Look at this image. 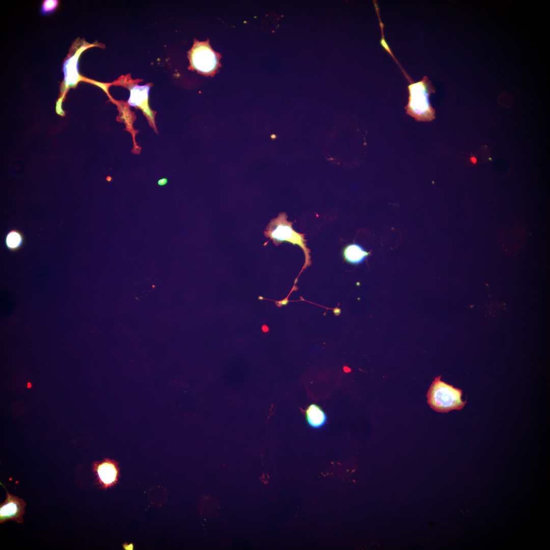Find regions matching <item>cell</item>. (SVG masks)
I'll return each instance as SVG.
<instances>
[{
	"label": "cell",
	"instance_id": "cell-16",
	"mask_svg": "<svg viewBox=\"0 0 550 550\" xmlns=\"http://www.w3.org/2000/svg\"><path fill=\"white\" fill-rule=\"evenodd\" d=\"M168 180L166 178H162L158 180V184L160 186H163L167 184Z\"/></svg>",
	"mask_w": 550,
	"mask_h": 550
},
{
	"label": "cell",
	"instance_id": "cell-3",
	"mask_svg": "<svg viewBox=\"0 0 550 550\" xmlns=\"http://www.w3.org/2000/svg\"><path fill=\"white\" fill-rule=\"evenodd\" d=\"M287 217L286 213L283 212L272 219L264 232L265 237L272 240L276 245L284 241L297 245L302 249L306 258H309L310 250L306 246L304 235L293 230V223L287 221Z\"/></svg>",
	"mask_w": 550,
	"mask_h": 550
},
{
	"label": "cell",
	"instance_id": "cell-17",
	"mask_svg": "<svg viewBox=\"0 0 550 550\" xmlns=\"http://www.w3.org/2000/svg\"><path fill=\"white\" fill-rule=\"evenodd\" d=\"M471 161L473 163H476L477 161L476 158L475 157H472L471 158Z\"/></svg>",
	"mask_w": 550,
	"mask_h": 550
},
{
	"label": "cell",
	"instance_id": "cell-10",
	"mask_svg": "<svg viewBox=\"0 0 550 550\" xmlns=\"http://www.w3.org/2000/svg\"><path fill=\"white\" fill-rule=\"evenodd\" d=\"M150 91L148 86H138L133 87L130 90L128 104L131 106H140L147 101Z\"/></svg>",
	"mask_w": 550,
	"mask_h": 550
},
{
	"label": "cell",
	"instance_id": "cell-7",
	"mask_svg": "<svg viewBox=\"0 0 550 550\" xmlns=\"http://www.w3.org/2000/svg\"><path fill=\"white\" fill-rule=\"evenodd\" d=\"M93 468L99 483L103 488L111 487L117 483L119 476V468L116 461L104 458L100 462H95Z\"/></svg>",
	"mask_w": 550,
	"mask_h": 550
},
{
	"label": "cell",
	"instance_id": "cell-5",
	"mask_svg": "<svg viewBox=\"0 0 550 550\" xmlns=\"http://www.w3.org/2000/svg\"><path fill=\"white\" fill-rule=\"evenodd\" d=\"M87 47L88 44L84 40L77 39L71 48L63 65L64 80L61 88L63 97L68 89L75 87L79 81L84 80L78 73V61L81 53Z\"/></svg>",
	"mask_w": 550,
	"mask_h": 550
},
{
	"label": "cell",
	"instance_id": "cell-1",
	"mask_svg": "<svg viewBox=\"0 0 550 550\" xmlns=\"http://www.w3.org/2000/svg\"><path fill=\"white\" fill-rule=\"evenodd\" d=\"M408 103L405 106L406 113L417 121L430 122L435 118V110L430 103L429 97L435 92V88L426 75L416 82L407 86Z\"/></svg>",
	"mask_w": 550,
	"mask_h": 550
},
{
	"label": "cell",
	"instance_id": "cell-11",
	"mask_svg": "<svg viewBox=\"0 0 550 550\" xmlns=\"http://www.w3.org/2000/svg\"><path fill=\"white\" fill-rule=\"evenodd\" d=\"M203 499L204 515L210 518L216 516L221 509L220 503L217 499L212 496H206Z\"/></svg>",
	"mask_w": 550,
	"mask_h": 550
},
{
	"label": "cell",
	"instance_id": "cell-2",
	"mask_svg": "<svg viewBox=\"0 0 550 550\" xmlns=\"http://www.w3.org/2000/svg\"><path fill=\"white\" fill-rule=\"evenodd\" d=\"M441 377H435L432 382L427 394V403L439 413L461 409L466 403L461 398L462 390L442 381Z\"/></svg>",
	"mask_w": 550,
	"mask_h": 550
},
{
	"label": "cell",
	"instance_id": "cell-14",
	"mask_svg": "<svg viewBox=\"0 0 550 550\" xmlns=\"http://www.w3.org/2000/svg\"><path fill=\"white\" fill-rule=\"evenodd\" d=\"M59 1L57 0H45L41 8L42 15H49L52 13L57 8Z\"/></svg>",
	"mask_w": 550,
	"mask_h": 550
},
{
	"label": "cell",
	"instance_id": "cell-13",
	"mask_svg": "<svg viewBox=\"0 0 550 550\" xmlns=\"http://www.w3.org/2000/svg\"><path fill=\"white\" fill-rule=\"evenodd\" d=\"M374 6H375L376 11L377 12V15L378 16V19L379 20L380 28L381 29V39L380 41V45L382 46L383 48L385 50L387 51L390 54V55L394 59V60L395 61V62L397 63V64H398V65L400 67V69L402 70V72L403 73V74H404L405 77L407 78L408 81L409 82H411L412 81L411 78L406 74V73L405 72V71L402 69V68L401 67L400 64L397 61V59L395 58V56H394V54H393L392 50H391L388 44L387 43V41H386V40L384 39V34H383L384 24L381 22V19H380V16H379V12H378L379 9H378V6H377L376 3L375 2V1H374Z\"/></svg>",
	"mask_w": 550,
	"mask_h": 550
},
{
	"label": "cell",
	"instance_id": "cell-9",
	"mask_svg": "<svg viewBox=\"0 0 550 550\" xmlns=\"http://www.w3.org/2000/svg\"><path fill=\"white\" fill-rule=\"evenodd\" d=\"M306 418L309 425L314 428H319L326 422V415L322 409L316 404L310 405L306 410Z\"/></svg>",
	"mask_w": 550,
	"mask_h": 550
},
{
	"label": "cell",
	"instance_id": "cell-12",
	"mask_svg": "<svg viewBox=\"0 0 550 550\" xmlns=\"http://www.w3.org/2000/svg\"><path fill=\"white\" fill-rule=\"evenodd\" d=\"M24 237L21 232L17 230L9 231L5 239L7 248L11 251L18 250L23 244Z\"/></svg>",
	"mask_w": 550,
	"mask_h": 550
},
{
	"label": "cell",
	"instance_id": "cell-4",
	"mask_svg": "<svg viewBox=\"0 0 550 550\" xmlns=\"http://www.w3.org/2000/svg\"><path fill=\"white\" fill-rule=\"evenodd\" d=\"M219 55L206 42H196L189 54L191 67L205 75H212L219 67Z\"/></svg>",
	"mask_w": 550,
	"mask_h": 550
},
{
	"label": "cell",
	"instance_id": "cell-8",
	"mask_svg": "<svg viewBox=\"0 0 550 550\" xmlns=\"http://www.w3.org/2000/svg\"><path fill=\"white\" fill-rule=\"evenodd\" d=\"M370 254V252L366 251L362 246L356 243L347 245L343 252L345 261L352 264L361 263Z\"/></svg>",
	"mask_w": 550,
	"mask_h": 550
},
{
	"label": "cell",
	"instance_id": "cell-15",
	"mask_svg": "<svg viewBox=\"0 0 550 550\" xmlns=\"http://www.w3.org/2000/svg\"><path fill=\"white\" fill-rule=\"evenodd\" d=\"M123 547L124 549H125L131 550V549H133V545L132 543H130V544H128V543H124L123 544Z\"/></svg>",
	"mask_w": 550,
	"mask_h": 550
},
{
	"label": "cell",
	"instance_id": "cell-6",
	"mask_svg": "<svg viewBox=\"0 0 550 550\" xmlns=\"http://www.w3.org/2000/svg\"><path fill=\"white\" fill-rule=\"evenodd\" d=\"M25 506L24 500L7 491L6 500L0 505V523L10 520L22 523Z\"/></svg>",
	"mask_w": 550,
	"mask_h": 550
}]
</instances>
